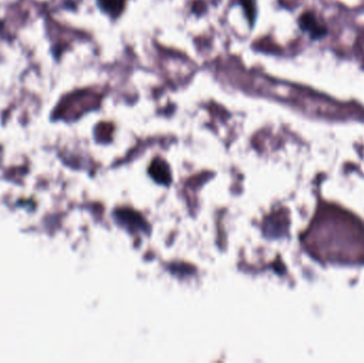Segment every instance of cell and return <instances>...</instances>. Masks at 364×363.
Returning <instances> with one entry per match:
<instances>
[{
    "label": "cell",
    "mask_w": 364,
    "mask_h": 363,
    "mask_svg": "<svg viewBox=\"0 0 364 363\" xmlns=\"http://www.w3.org/2000/svg\"><path fill=\"white\" fill-rule=\"evenodd\" d=\"M299 28L304 32H307L312 40H320V38L326 36L327 30L326 26L316 17L314 12L306 11L299 18Z\"/></svg>",
    "instance_id": "1"
},
{
    "label": "cell",
    "mask_w": 364,
    "mask_h": 363,
    "mask_svg": "<svg viewBox=\"0 0 364 363\" xmlns=\"http://www.w3.org/2000/svg\"><path fill=\"white\" fill-rule=\"evenodd\" d=\"M98 6L110 16L117 17L123 12L125 0H97Z\"/></svg>",
    "instance_id": "2"
},
{
    "label": "cell",
    "mask_w": 364,
    "mask_h": 363,
    "mask_svg": "<svg viewBox=\"0 0 364 363\" xmlns=\"http://www.w3.org/2000/svg\"><path fill=\"white\" fill-rule=\"evenodd\" d=\"M151 175L155 177L156 180L159 183H168L171 180L170 172L168 166L164 162L156 160L151 168Z\"/></svg>",
    "instance_id": "3"
},
{
    "label": "cell",
    "mask_w": 364,
    "mask_h": 363,
    "mask_svg": "<svg viewBox=\"0 0 364 363\" xmlns=\"http://www.w3.org/2000/svg\"><path fill=\"white\" fill-rule=\"evenodd\" d=\"M241 4H243L245 9L246 16L250 19V25H254L255 18H256V8L252 0H241Z\"/></svg>",
    "instance_id": "4"
}]
</instances>
